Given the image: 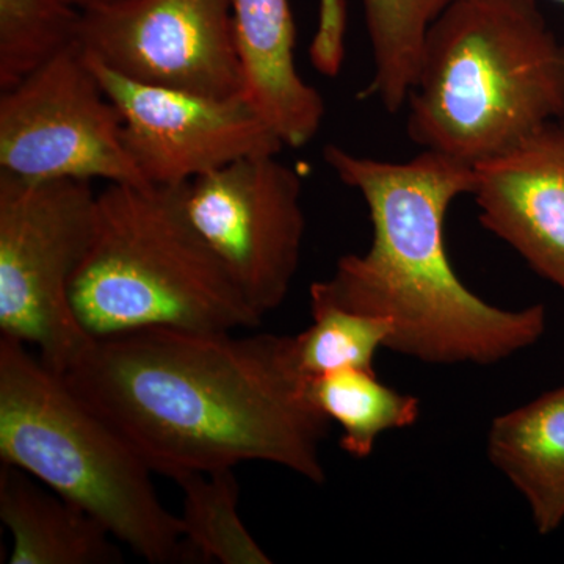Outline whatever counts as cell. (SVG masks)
Here are the masks:
<instances>
[{"mask_svg":"<svg viewBox=\"0 0 564 564\" xmlns=\"http://www.w3.org/2000/svg\"><path fill=\"white\" fill-rule=\"evenodd\" d=\"M456 0H362L373 76L361 98H377L389 113L406 106L417 79L426 33Z\"/></svg>","mask_w":564,"mask_h":564,"instance_id":"9a60e30c","label":"cell"},{"mask_svg":"<svg viewBox=\"0 0 564 564\" xmlns=\"http://www.w3.org/2000/svg\"><path fill=\"white\" fill-rule=\"evenodd\" d=\"M82 10L95 9V7L107 6V3L117 2V0H74Z\"/></svg>","mask_w":564,"mask_h":564,"instance_id":"44dd1931","label":"cell"},{"mask_svg":"<svg viewBox=\"0 0 564 564\" xmlns=\"http://www.w3.org/2000/svg\"><path fill=\"white\" fill-rule=\"evenodd\" d=\"M474 170L481 225L564 295V118Z\"/></svg>","mask_w":564,"mask_h":564,"instance_id":"8fae6325","label":"cell"},{"mask_svg":"<svg viewBox=\"0 0 564 564\" xmlns=\"http://www.w3.org/2000/svg\"><path fill=\"white\" fill-rule=\"evenodd\" d=\"M0 173L31 182L150 185L126 148L120 110L80 43L0 91Z\"/></svg>","mask_w":564,"mask_h":564,"instance_id":"52a82bcc","label":"cell"},{"mask_svg":"<svg viewBox=\"0 0 564 564\" xmlns=\"http://www.w3.org/2000/svg\"><path fill=\"white\" fill-rule=\"evenodd\" d=\"M348 11L345 0H321L317 31L311 43L310 57L318 73L339 76L345 58Z\"/></svg>","mask_w":564,"mask_h":564,"instance_id":"ffe728a7","label":"cell"},{"mask_svg":"<svg viewBox=\"0 0 564 564\" xmlns=\"http://www.w3.org/2000/svg\"><path fill=\"white\" fill-rule=\"evenodd\" d=\"M278 155L240 159L181 187L192 225L262 318L291 291L306 231L302 176Z\"/></svg>","mask_w":564,"mask_h":564,"instance_id":"ba28073f","label":"cell"},{"mask_svg":"<svg viewBox=\"0 0 564 564\" xmlns=\"http://www.w3.org/2000/svg\"><path fill=\"white\" fill-rule=\"evenodd\" d=\"M151 328L90 339L61 375L152 474L263 462L323 485L329 419L293 336Z\"/></svg>","mask_w":564,"mask_h":564,"instance_id":"6da1fadb","label":"cell"},{"mask_svg":"<svg viewBox=\"0 0 564 564\" xmlns=\"http://www.w3.org/2000/svg\"><path fill=\"white\" fill-rule=\"evenodd\" d=\"M488 456L525 497L538 533L564 522V386L494 419Z\"/></svg>","mask_w":564,"mask_h":564,"instance_id":"5bb4252c","label":"cell"},{"mask_svg":"<svg viewBox=\"0 0 564 564\" xmlns=\"http://www.w3.org/2000/svg\"><path fill=\"white\" fill-rule=\"evenodd\" d=\"M323 159L361 193L372 245L339 259L311 291L345 310L389 318V350L430 364H496L545 332L543 304L508 311L484 302L456 276L445 248L448 207L473 193L474 166L434 151L386 162L328 144Z\"/></svg>","mask_w":564,"mask_h":564,"instance_id":"7a4b0ae2","label":"cell"},{"mask_svg":"<svg viewBox=\"0 0 564 564\" xmlns=\"http://www.w3.org/2000/svg\"><path fill=\"white\" fill-rule=\"evenodd\" d=\"M243 96L289 148L314 140L325 120L321 91L296 68V31L289 0H232Z\"/></svg>","mask_w":564,"mask_h":564,"instance_id":"7c38bea8","label":"cell"},{"mask_svg":"<svg viewBox=\"0 0 564 564\" xmlns=\"http://www.w3.org/2000/svg\"><path fill=\"white\" fill-rule=\"evenodd\" d=\"M91 182H31L0 173V336L35 347L62 375L91 339L74 317L69 285L95 223Z\"/></svg>","mask_w":564,"mask_h":564,"instance_id":"8992f818","label":"cell"},{"mask_svg":"<svg viewBox=\"0 0 564 564\" xmlns=\"http://www.w3.org/2000/svg\"><path fill=\"white\" fill-rule=\"evenodd\" d=\"M82 18L74 0H0V91L79 43Z\"/></svg>","mask_w":564,"mask_h":564,"instance_id":"ac0fdd59","label":"cell"},{"mask_svg":"<svg viewBox=\"0 0 564 564\" xmlns=\"http://www.w3.org/2000/svg\"><path fill=\"white\" fill-rule=\"evenodd\" d=\"M313 325L293 336L296 361L310 378L344 369L375 372L378 348L388 347L389 318L355 313L310 292Z\"/></svg>","mask_w":564,"mask_h":564,"instance_id":"d6986e66","label":"cell"},{"mask_svg":"<svg viewBox=\"0 0 564 564\" xmlns=\"http://www.w3.org/2000/svg\"><path fill=\"white\" fill-rule=\"evenodd\" d=\"M2 464L0 519L13 536L10 564H118L120 541L87 511Z\"/></svg>","mask_w":564,"mask_h":564,"instance_id":"4fadbf2b","label":"cell"},{"mask_svg":"<svg viewBox=\"0 0 564 564\" xmlns=\"http://www.w3.org/2000/svg\"><path fill=\"white\" fill-rule=\"evenodd\" d=\"M555 2L563 3V6H564V0H555Z\"/></svg>","mask_w":564,"mask_h":564,"instance_id":"7402d4cb","label":"cell"},{"mask_svg":"<svg viewBox=\"0 0 564 564\" xmlns=\"http://www.w3.org/2000/svg\"><path fill=\"white\" fill-rule=\"evenodd\" d=\"M184 494V540L198 563L270 564L239 514L240 486L234 469L173 477Z\"/></svg>","mask_w":564,"mask_h":564,"instance_id":"e0dca14e","label":"cell"},{"mask_svg":"<svg viewBox=\"0 0 564 564\" xmlns=\"http://www.w3.org/2000/svg\"><path fill=\"white\" fill-rule=\"evenodd\" d=\"M0 459L87 511L152 564L198 563L152 470L28 345L0 336Z\"/></svg>","mask_w":564,"mask_h":564,"instance_id":"5b68a950","label":"cell"},{"mask_svg":"<svg viewBox=\"0 0 564 564\" xmlns=\"http://www.w3.org/2000/svg\"><path fill=\"white\" fill-rule=\"evenodd\" d=\"M88 61L120 110L129 155L152 187H181L240 159L285 148L245 96L212 98L140 84L90 55Z\"/></svg>","mask_w":564,"mask_h":564,"instance_id":"30bf717a","label":"cell"},{"mask_svg":"<svg viewBox=\"0 0 564 564\" xmlns=\"http://www.w3.org/2000/svg\"><path fill=\"white\" fill-rule=\"evenodd\" d=\"M181 187L109 184L98 193L90 243L69 285L70 310L91 339L261 325L192 225Z\"/></svg>","mask_w":564,"mask_h":564,"instance_id":"277c9868","label":"cell"},{"mask_svg":"<svg viewBox=\"0 0 564 564\" xmlns=\"http://www.w3.org/2000/svg\"><path fill=\"white\" fill-rule=\"evenodd\" d=\"M80 46L126 79L243 96L232 0H117L84 10Z\"/></svg>","mask_w":564,"mask_h":564,"instance_id":"9c48e42d","label":"cell"},{"mask_svg":"<svg viewBox=\"0 0 564 564\" xmlns=\"http://www.w3.org/2000/svg\"><path fill=\"white\" fill-rule=\"evenodd\" d=\"M408 137L475 166L564 118V46L536 0H456L433 22Z\"/></svg>","mask_w":564,"mask_h":564,"instance_id":"3957f363","label":"cell"},{"mask_svg":"<svg viewBox=\"0 0 564 564\" xmlns=\"http://www.w3.org/2000/svg\"><path fill=\"white\" fill-rule=\"evenodd\" d=\"M311 397L343 429L340 448L359 459L373 454L381 434L414 425L421 414L415 397L380 383L375 372L362 369L311 378Z\"/></svg>","mask_w":564,"mask_h":564,"instance_id":"2e32d148","label":"cell"}]
</instances>
